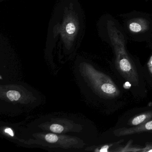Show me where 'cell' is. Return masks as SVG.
Here are the masks:
<instances>
[{
    "mask_svg": "<svg viewBox=\"0 0 152 152\" xmlns=\"http://www.w3.org/2000/svg\"><path fill=\"white\" fill-rule=\"evenodd\" d=\"M148 152H152V150H149V151H148Z\"/></svg>",
    "mask_w": 152,
    "mask_h": 152,
    "instance_id": "cell-12",
    "label": "cell"
},
{
    "mask_svg": "<svg viewBox=\"0 0 152 152\" xmlns=\"http://www.w3.org/2000/svg\"><path fill=\"white\" fill-rule=\"evenodd\" d=\"M120 66L121 69L124 72H128L131 69L130 64L127 59L123 58L120 62Z\"/></svg>",
    "mask_w": 152,
    "mask_h": 152,
    "instance_id": "cell-4",
    "label": "cell"
},
{
    "mask_svg": "<svg viewBox=\"0 0 152 152\" xmlns=\"http://www.w3.org/2000/svg\"><path fill=\"white\" fill-rule=\"evenodd\" d=\"M80 29L78 17L74 11L69 10L64 15L62 24L57 26V33L60 34L61 39L67 48L72 45Z\"/></svg>",
    "mask_w": 152,
    "mask_h": 152,
    "instance_id": "cell-1",
    "label": "cell"
},
{
    "mask_svg": "<svg viewBox=\"0 0 152 152\" xmlns=\"http://www.w3.org/2000/svg\"><path fill=\"white\" fill-rule=\"evenodd\" d=\"M7 96L11 101L18 100L21 97V94L18 91H9L7 92Z\"/></svg>",
    "mask_w": 152,
    "mask_h": 152,
    "instance_id": "cell-2",
    "label": "cell"
},
{
    "mask_svg": "<svg viewBox=\"0 0 152 152\" xmlns=\"http://www.w3.org/2000/svg\"><path fill=\"white\" fill-rule=\"evenodd\" d=\"M5 132L9 134L10 135L12 136V137H13L14 136V132H13L12 130L10 129V128H7V129H5Z\"/></svg>",
    "mask_w": 152,
    "mask_h": 152,
    "instance_id": "cell-9",
    "label": "cell"
},
{
    "mask_svg": "<svg viewBox=\"0 0 152 152\" xmlns=\"http://www.w3.org/2000/svg\"><path fill=\"white\" fill-rule=\"evenodd\" d=\"M108 148V146H106L104 147L101 150H100V152H107V149Z\"/></svg>",
    "mask_w": 152,
    "mask_h": 152,
    "instance_id": "cell-11",
    "label": "cell"
},
{
    "mask_svg": "<svg viewBox=\"0 0 152 152\" xmlns=\"http://www.w3.org/2000/svg\"><path fill=\"white\" fill-rule=\"evenodd\" d=\"M145 118L146 115H139L133 119L132 121V124L133 125H137V124L142 123L145 119Z\"/></svg>",
    "mask_w": 152,
    "mask_h": 152,
    "instance_id": "cell-8",
    "label": "cell"
},
{
    "mask_svg": "<svg viewBox=\"0 0 152 152\" xmlns=\"http://www.w3.org/2000/svg\"><path fill=\"white\" fill-rule=\"evenodd\" d=\"M64 127L58 124H53L50 126V129L55 133H60L64 130Z\"/></svg>",
    "mask_w": 152,
    "mask_h": 152,
    "instance_id": "cell-6",
    "label": "cell"
},
{
    "mask_svg": "<svg viewBox=\"0 0 152 152\" xmlns=\"http://www.w3.org/2000/svg\"><path fill=\"white\" fill-rule=\"evenodd\" d=\"M101 89L104 92L108 94H112L116 91L115 87L113 85L109 83L103 84L101 87Z\"/></svg>",
    "mask_w": 152,
    "mask_h": 152,
    "instance_id": "cell-3",
    "label": "cell"
},
{
    "mask_svg": "<svg viewBox=\"0 0 152 152\" xmlns=\"http://www.w3.org/2000/svg\"><path fill=\"white\" fill-rule=\"evenodd\" d=\"M129 29L133 32L138 33L141 31V26L137 23H132L129 25Z\"/></svg>",
    "mask_w": 152,
    "mask_h": 152,
    "instance_id": "cell-5",
    "label": "cell"
},
{
    "mask_svg": "<svg viewBox=\"0 0 152 152\" xmlns=\"http://www.w3.org/2000/svg\"><path fill=\"white\" fill-rule=\"evenodd\" d=\"M145 128L148 130L152 129V121L148 122L146 124Z\"/></svg>",
    "mask_w": 152,
    "mask_h": 152,
    "instance_id": "cell-10",
    "label": "cell"
},
{
    "mask_svg": "<svg viewBox=\"0 0 152 152\" xmlns=\"http://www.w3.org/2000/svg\"><path fill=\"white\" fill-rule=\"evenodd\" d=\"M151 64H152V62H151Z\"/></svg>",
    "mask_w": 152,
    "mask_h": 152,
    "instance_id": "cell-13",
    "label": "cell"
},
{
    "mask_svg": "<svg viewBox=\"0 0 152 152\" xmlns=\"http://www.w3.org/2000/svg\"><path fill=\"white\" fill-rule=\"evenodd\" d=\"M46 140L49 143H56L58 140V137L56 134H48L45 137Z\"/></svg>",
    "mask_w": 152,
    "mask_h": 152,
    "instance_id": "cell-7",
    "label": "cell"
}]
</instances>
